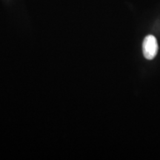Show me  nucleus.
Returning <instances> with one entry per match:
<instances>
[{
	"instance_id": "obj_1",
	"label": "nucleus",
	"mask_w": 160,
	"mask_h": 160,
	"mask_svg": "<svg viewBox=\"0 0 160 160\" xmlns=\"http://www.w3.org/2000/svg\"><path fill=\"white\" fill-rule=\"evenodd\" d=\"M159 46L155 37L148 35L145 38L142 44L143 54L145 59L151 60L154 59L158 53Z\"/></svg>"
}]
</instances>
